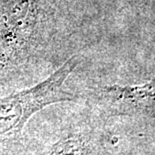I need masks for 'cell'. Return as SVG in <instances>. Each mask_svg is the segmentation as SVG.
Listing matches in <instances>:
<instances>
[{"label": "cell", "instance_id": "6da1fadb", "mask_svg": "<svg viewBox=\"0 0 155 155\" xmlns=\"http://www.w3.org/2000/svg\"><path fill=\"white\" fill-rule=\"evenodd\" d=\"M77 64V57L69 58L44 81L0 98V142L18 137L29 118L42 108L71 99L72 95L65 91L64 83Z\"/></svg>", "mask_w": 155, "mask_h": 155}, {"label": "cell", "instance_id": "7a4b0ae2", "mask_svg": "<svg viewBox=\"0 0 155 155\" xmlns=\"http://www.w3.org/2000/svg\"><path fill=\"white\" fill-rule=\"evenodd\" d=\"M32 0H0V51H9L30 27Z\"/></svg>", "mask_w": 155, "mask_h": 155}]
</instances>
